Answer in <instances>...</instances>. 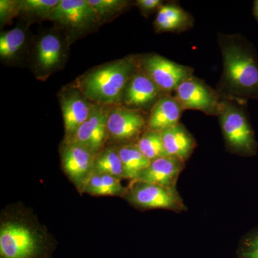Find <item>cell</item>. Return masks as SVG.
<instances>
[{
  "label": "cell",
  "mask_w": 258,
  "mask_h": 258,
  "mask_svg": "<svg viewBox=\"0 0 258 258\" xmlns=\"http://www.w3.org/2000/svg\"><path fill=\"white\" fill-rule=\"evenodd\" d=\"M220 39L224 69L219 96L240 105L250 99L258 101V64L253 47L239 36Z\"/></svg>",
  "instance_id": "6da1fadb"
},
{
  "label": "cell",
  "mask_w": 258,
  "mask_h": 258,
  "mask_svg": "<svg viewBox=\"0 0 258 258\" xmlns=\"http://www.w3.org/2000/svg\"><path fill=\"white\" fill-rule=\"evenodd\" d=\"M135 69L130 59L114 62L88 74L81 83L83 94L99 104H113L120 101Z\"/></svg>",
  "instance_id": "7a4b0ae2"
},
{
  "label": "cell",
  "mask_w": 258,
  "mask_h": 258,
  "mask_svg": "<svg viewBox=\"0 0 258 258\" xmlns=\"http://www.w3.org/2000/svg\"><path fill=\"white\" fill-rule=\"evenodd\" d=\"M43 235L20 221L5 222L0 229V258H47Z\"/></svg>",
  "instance_id": "3957f363"
},
{
  "label": "cell",
  "mask_w": 258,
  "mask_h": 258,
  "mask_svg": "<svg viewBox=\"0 0 258 258\" xmlns=\"http://www.w3.org/2000/svg\"><path fill=\"white\" fill-rule=\"evenodd\" d=\"M219 116L227 148L244 157L255 155L258 145L254 131L239 104L222 101Z\"/></svg>",
  "instance_id": "277c9868"
},
{
  "label": "cell",
  "mask_w": 258,
  "mask_h": 258,
  "mask_svg": "<svg viewBox=\"0 0 258 258\" xmlns=\"http://www.w3.org/2000/svg\"><path fill=\"white\" fill-rule=\"evenodd\" d=\"M126 199L132 205L144 210L165 209L176 212L187 210L176 187L137 181L126 193Z\"/></svg>",
  "instance_id": "5b68a950"
},
{
  "label": "cell",
  "mask_w": 258,
  "mask_h": 258,
  "mask_svg": "<svg viewBox=\"0 0 258 258\" xmlns=\"http://www.w3.org/2000/svg\"><path fill=\"white\" fill-rule=\"evenodd\" d=\"M219 95L198 79L191 77L179 85L175 98L183 110H199L209 115H218L222 101Z\"/></svg>",
  "instance_id": "8992f818"
},
{
  "label": "cell",
  "mask_w": 258,
  "mask_h": 258,
  "mask_svg": "<svg viewBox=\"0 0 258 258\" xmlns=\"http://www.w3.org/2000/svg\"><path fill=\"white\" fill-rule=\"evenodd\" d=\"M144 69L159 90L167 92L176 91L181 83L192 77V69L158 55L147 57Z\"/></svg>",
  "instance_id": "52a82bcc"
},
{
  "label": "cell",
  "mask_w": 258,
  "mask_h": 258,
  "mask_svg": "<svg viewBox=\"0 0 258 258\" xmlns=\"http://www.w3.org/2000/svg\"><path fill=\"white\" fill-rule=\"evenodd\" d=\"M95 154L81 144L71 142L62 152L64 171L79 189H83L92 175Z\"/></svg>",
  "instance_id": "ba28073f"
},
{
  "label": "cell",
  "mask_w": 258,
  "mask_h": 258,
  "mask_svg": "<svg viewBox=\"0 0 258 258\" xmlns=\"http://www.w3.org/2000/svg\"><path fill=\"white\" fill-rule=\"evenodd\" d=\"M48 19L73 29H83L99 20L87 0H60Z\"/></svg>",
  "instance_id": "9c48e42d"
},
{
  "label": "cell",
  "mask_w": 258,
  "mask_h": 258,
  "mask_svg": "<svg viewBox=\"0 0 258 258\" xmlns=\"http://www.w3.org/2000/svg\"><path fill=\"white\" fill-rule=\"evenodd\" d=\"M107 115L97 105H93L91 115L74 134L73 142L87 148L96 154L106 142Z\"/></svg>",
  "instance_id": "30bf717a"
},
{
  "label": "cell",
  "mask_w": 258,
  "mask_h": 258,
  "mask_svg": "<svg viewBox=\"0 0 258 258\" xmlns=\"http://www.w3.org/2000/svg\"><path fill=\"white\" fill-rule=\"evenodd\" d=\"M144 117L135 110L118 108L107 115V128L113 138L120 141L137 138L145 128Z\"/></svg>",
  "instance_id": "8fae6325"
},
{
  "label": "cell",
  "mask_w": 258,
  "mask_h": 258,
  "mask_svg": "<svg viewBox=\"0 0 258 258\" xmlns=\"http://www.w3.org/2000/svg\"><path fill=\"white\" fill-rule=\"evenodd\" d=\"M184 167V162L176 158H159L151 161L149 166L141 173L137 181L176 187V181Z\"/></svg>",
  "instance_id": "7c38bea8"
},
{
  "label": "cell",
  "mask_w": 258,
  "mask_h": 258,
  "mask_svg": "<svg viewBox=\"0 0 258 258\" xmlns=\"http://www.w3.org/2000/svg\"><path fill=\"white\" fill-rule=\"evenodd\" d=\"M93 105L88 103L78 92L69 93L62 97L61 108L66 134L74 137L78 129L88 119Z\"/></svg>",
  "instance_id": "4fadbf2b"
},
{
  "label": "cell",
  "mask_w": 258,
  "mask_h": 258,
  "mask_svg": "<svg viewBox=\"0 0 258 258\" xmlns=\"http://www.w3.org/2000/svg\"><path fill=\"white\" fill-rule=\"evenodd\" d=\"M161 139L169 157L185 162L192 154L196 142L191 134L179 124L164 129L160 132Z\"/></svg>",
  "instance_id": "5bb4252c"
},
{
  "label": "cell",
  "mask_w": 258,
  "mask_h": 258,
  "mask_svg": "<svg viewBox=\"0 0 258 258\" xmlns=\"http://www.w3.org/2000/svg\"><path fill=\"white\" fill-rule=\"evenodd\" d=\"M183 108L176 98L163 97L153 107L148 120L149 131L162 132L179 124Z\"/></svg>",
  "instance_id": "9a60e30c"
},
{
  "label": "cell",
  "mask_w": 258,
  "mask_h": 258,
  "mask_svg": "<svg viewBox=\"0 0 258 258\" xmlns=\"http://www.w3.org/2000/svg\"><path fill=\"white\" fill-rule=\"evenodd\" d=\"M159 91L147 74L134 75L125 88V103L131 106H147L156 99Z\"/></svg>",
  "instance_id": "2e32d148"
},
{
  "label": "cell",
  "mask_w": 258,
  "mask_h": 258,
  "mask_svg": "<svg viewBox=\"0 0 258 258\" xmlns=\"http://www.w3.org/2000/svg\"><path fill=\"white\" fill-rule=\"evenodd\" d=\"M123 168V178L132 183L138 181L139 176L150 164L149 161L139 150L137 144H127L118 149Z\"/></svg>",
  "instance_id": "e0dca14e"
},
{
  "label": "cell",
  "mask_w": 258,
  "mask_h": 258,
  "mask_svg": "<svg viewBox=\"0 0 258 258\" xmlns=\"http://www.w3.org/2000/svg\"><path fill=\"white\" fill-rule=\"evenodd\" d=\"M62 43L60 39L52 34H47L40 39L37 47V60L42 70L50 71L60 62Z\"/></svg>",
  "instance_id": "ac0fdd59"
},
{
  "label": "cell",
  "mask_w": 258,
  "mask_h": 258,
  "mask_svg": "<svg viewBox=\"0 0 258 258\" xmlns=\"http://www.w3.org/2000/svg\"><path fill=\"white\" fill-rule=\"evenodd\" d=\"M83 192L98 196H120L127 193L120 179L108 174H93L83 186Z\"/></svg>",
  "instance_id": "d6986e66"
},
{
  "label": "cell",
  "mask_w": 258,
  "mask_h": 258,
  "mask_svg": "<svg viewBox=\"0 0 258 258\" xmlns=\"http://www.w3.org/2000/svg\"><path fill=\"white\" fill-rule=\"evenodd\" d=\"M189 15L175 5L161 6L156 18V27L160 31H174L187 25Z\"/></svg>",
  "instance_id": "ffe728a7"
},
{
  "label": "cell",
  "mask_w": 258,
  "mask_h": 258,
  "mask_svg": "<svg viewBox=\"0 0 258 258\" xmlns=\"http://www.w3.org/2000/svg\"><path fill=\"white\" fill-rule=\"evenodd\" d=\"M93 174H108L120 179L123 178V164L118 151L108 148L100 153L95 158Z\"/></svg>",
  "instance_id": "44dd1931"
},
{
  "label": "cell",
  "mask_w": 258,
  "mask_h": 258,
  "mask_svg": "<svg viewBox=\"0 0 258 258\" xmlns=\"http://www.w3.org/2000/svg\"><path fill=\"white\" fill-rule=\"evenodd\" d=\"M139 150L149 161H154L161 157H169L163 144L159 132L148 131L139 139L137 144Z\"/></svg>",
  "instance_id": "7402d4cb"
},
{
  "label": "cell",
  "mask_w": 258,
  "mask_h": 258,
  "mask_svg": "<svg viewBox=\"0 0 258 258\" xmlns=\"http://www.w3.org/2000/svg\"><path fill=\"white\" fill-rule=\"evenodd\" d=\"M25 32L16 28L3 33L0 36V55L3 58H10L16 55L25 44Z\"/></svg>",
  "instance_id": "603a6c76"
},
{
  "label": "cell",
  "mask_w": 258,
  "mask_h": 258,
  "mask_svg": "<svg viewBox=\"0 0 258 258\" xmlns=\"http://www.w3.org/2000/svg\"><path fill=\"white\" fill-rule=\"evenodd\" d=\"M60 0H23L19 1V10L40 17L50 16Z\"/></svg>",
  "instance_id": "cb8c5ba5"
},
{
  "label": "cell",
  "mask_w": 258,
  "mask_h": 258,
  "mask_svg": "<svg viewBox=\"0 0 258 258\" xmlns=\"http://www.w3.org/2000/svg\"><path fill=\"white\" fill-rule=\"evenodd\" d=\"M87 2L96 12L99 20L118 13L126 5V2L122 0H87Z\"/></svg>",
  "instance_id": "d4e9b609"
},
{
  "label": "cell",
  "mask_w": 258,
  "mask_h": 258,
  "mask_svg": "<svg viewBox=\"0 0 258 258\" xmlns=\"http://www.w3.org/2000/svg\"><path fill=\"white\" fill-rule=\"evenodd\" d=\"M240 258H258V228L251 231L241 242Z\"/></svg>",
  "instance_id": "484cf974"
},
{
  "label": "cell",
  "mask_w": 258,
  "mask_h": 258,
  "mask_svg": "<svg viewBox=\"0 0 258 258\" xmlns=\"http://www.w3.org/2000/svg\"><path fill=\"white\" fill-rule=\"evenodd\" d=\"M20 13L19 1L1 0L0 1V20L2 23L9 21Z\"/></svg>",
  "instance_id": "4316f807"
},
{
  "label": "cell",
  "mask_w": 258,
  "mask_h": 258,
  "mask_svg": "<svg viewBox=\"0 0 258 258\" xmlns=\"http://www.w3.org/2000/svg\"><path fill=\"white\" fill-rule=\"evenodd\" d=\"M162 2L160 0H138L137 5L141 9L146 12L152 11L159 8Z\"/></svg>",
  "instance_id": "83f0119b"
},
{
  "label": "cell",
  "mask_w": 258,
  "mask_h": 258,
  "mask_svg": "<svg viewBox=\"0 0 258 258\" xmlns=\"http://www.w3.org/2000/svg\"><path fill=\"white\" fill-rule=\"evenodd\" d=\"M254 15H255L256 18L258 20V0L254 2Z\"/></svg>",
  "instance_id": "f1b7e54d"
}]
</instances>
